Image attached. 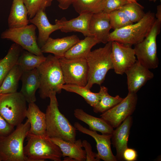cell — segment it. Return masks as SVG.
<instances>
[{"instance_id": "2e32d148", "label": "cell", "mask_w": 161, "mask_h": 161, "mask_svg": "<svg viewBox=\"0 0 161 161\" xmlns=\"http://www.w3.org/2000/svg\"><path fill=\"white\" fill-rule=\"evenodd\" d=\"M111 29L108 14L102 11L92 14L89 30L91 36L100 43L106 44Z\"/></svg>"}, {"instance_id": "f35d334b", "label": "cell", "mask_w": 161, "mask_h": 161, "mask_svg": "<svg viewBox=\"0 0 161 161\" xmlns=\"http://www.w3.org/2000/svg\"><path fill=\"white\" fill-rule=\"evenodd\" d=\"M58 3V6L61 9L64 10L67 9L72 4L74 0H56Z\"/></svg>"}, {"instance_id": "1f68e13d", "label": "cell", "mask_w": 161, "mask_h": 161, "mask_svg": "<svg viewBox=\"0 0 161 161\" xmlns=\"http://www.w3.org/2000/svg\"><path fill=\"white\" fill-rule=\"evenodd\" d=\"M143 7L138 3H128L119 10L123 11L133 23L138 22L144 16L145 13Z\"/></svg>"}, {"instance_id": "60d3db41", "label": "cell", "mask_w": 161, "mask_h": 161, "mask_svg": "<svg viewBox=\"0 0 161 161\" xmlns=\"http://www.w3.org/2000/svg\"><path fill=\"white\" fill-rule=\"evenodd\" d=\"M64 161H75V160L72 158L67 157L65 158Z\"/></svg>"}, {"instance_id": "ee69618b", "label": "cell", "mask_w": 161, "mask_h": 161, "mask_svg": "<svg viewBox=\"0 0 161 161\" xmlns=\"http://www.w3.org/2000/svg\"><path fill=\"white\" fill-rule=\"evenodd\" d=\"M0 161H2L1 159V158H0Z\"/></svg>"}, {"instance_id": "3957f363", "label": "cell", "mask_w": 161, "mask_h": 161, "mask_svg": "<svg viewBox=\"0 0 161 161\" xmlns=\"http://www.w3.org/2000/svg\"><path fill=\"white\" fill-rule=\"evenodd\" d=\"M112 41L103 47L91 51L86 58L88 73L87 83L85 86L90 89L95 84L100 85L105 80L108 71L113 69L111 58Z\"/></svg>"}, {"instance_id": "e575fe53", "label": "cell", "mask_w": 161, "mask_h": 161, "mask_svg": "<svg viewBox=\"0 0 161 161\" xmlns=\"http://www.w3.org/2000/svg\"><path fill=\"white\" fill-rule=\"evenodd\" d=\"M129 3L127 0H106L103 11L109 14Z\"/></svg>"}, {"instance_id": "6da1fadb", "label": "cell", "mask_w": 161, "mask_h": 161, "mask_svg": "<svg viewBox=\"0 0 161 161\" xmlns=\"http://www.w3.org/2000/svg\"><path fill=\"white\" fill-rule=\"evenodd\" d=\"M56 93H51L49 104L45 113L46 134L50 138H55L71 142L76 140V129L60 111Z\"/></svg>"}, {"instance_id": "8992f818", "label": "cell", "mask_w": 161, "mask_h": 161, "mask_svg": "<svg viewBox=\"0 0 161 161\" xmlns=\"http://www.w3.org/2000/svg\"><path fill=\"white\" fill-rule=\"evenodd\" d=\"M8 135L0 138V157L2 161H27L24 152V142L30 124L27 120L16 126Z\"/></svg>"}, {"instance_id": "8fae6325", "label": "cell", "mask_w": 161, "mask_h": 161, "mask_svg": "<svg viewBox=\"0 0 161 161\" xmlns=\"http://www.w3.org/2000/svg\"><path fill=\"white\" fill-rule=\"evenodd\" d=\"M137 93L128 92L119 103L100 115L112 127L116 128L135 110L137 101Z\"/></svg>"}, {"instance_id": "ffe728a7", "label": "cell", "mask_w": 161, "mask_h": 161, "mask_svg": "<svg viewBox=\"0 0 161 161\" xmlns=\"http://www.w3.org/2000/svg\"><path fill=\"white\" fill-rule=\"evenodd\" d=\"M21 79L22 84L20 92L28 103L35 102V92L40 86V80L37 68L24 71Z\"/></svg>"}, {"instance_id": "484cf974", "label": "cell", "mask_w": 161, "mask_h": 161, "mask_svg": "<svg viewBox=\"0 0 161 161\" xmlns=\"http://www.w3.org/2000/svg\"><path fill=\"white\" fill-rule=\"evenodd\" d=\"M23 50L20 46L14 43L10 46L6 56L0 59V86L8 72L16 64Z\"/></svg>"}, {"instance_id": "7402d4cb", "label": "cell", "mask_w": 161, "mask_h": 161, "mask_svg": "<svg viewBox=\"0 0 161 161\" xmlns=\"http://www.w3.org/2000/svg\"><path fill=\"white\" fill-rule=\"evenodd\" d=\"M50 138L60 148L62 152V157L67 156L75 161H86V153L85 150L82 148V141L80 139L76 140L74 142L72 143L58 138Z\"/></svg>"}, {"instance_id": "5bb4252c", "label": "cell", "mask_w": 161, "mask_h": 161, "mask_svg": "<svg viewBox=\"0 0 161 161\" xmlns=\"http://www.w3.org/2000/svg\"><path fill=\"white\" fill-rule=\"evenodd\" d=\"M74 126L76 130L92 137L96 143L97 153L98 158L104 161H117L116 156L111 148L112 134H98L97 131L91 130L76 122Z\"/></svg>"}, {"instance_id": "9c48e42d", "label": "cell", "mask_w": 161, "mask_h": 161, "mask_svg": "<svg viewBox=\"0 0 161 161\" xmlns=\"http://www.w3.org/2000/svg\"><path fill=\"white\" fill-rule=\"evenodd\" d=\"M36 27L33 24L9 28L2 32L1 38L13 41L23 49L38 55H43L38 46L36 35Z\"/></svg>"}, {"instance_id": "7a4b0ae2", "label": "cell", "mask_w": 161, "mask_h": 161, "mask_svg": "<svg viewBox=\"0 0 161 161\" xmlns=\"http://www.w3.org/2000/svg\"><path fill=\"white\" fill-rule=\"evenodd\" d=\"M40 80L38 89L40 97L44 99L49 97L52 92L60 93L61 87L65 84L59 59L49 55L37 68Z\"/></svg>"}, {"instance_id": "d6986e66", "label": "cell", "mask_w": 161, "mask_h": 161, "mask_svg": "<svg viewBox=\"0 0 161 161\" xmlns=\"http://www.w3.org/2000/svg\"><path fill=\"white\" fill-rule=\"evenodd\" d=\"M26 117L30 124L28 133L39 136H47L45 113L40 109L35 102L29 103Z\"/></svg>"}, {"instance_id": "d590c367", "label": "cell", "mask_w": 161, "mask_h": 161, "mask_svg": "<svg viewBox=\"0 0 161 161\" xmlns=\"http://www.w3.org/2000/svg\"><path fill=\"white\" fill-rule=\"evenodd\" d=\"M83 147L85 148L86 153V161H99L100 159L98 158L97 153L93 151L90 144L86 140L82 141Z\"/></svg>"}, {"instance_id": "d6a6232c", "label": "cell", "mask_w": 161, "mask_h": 161, "mask_svg": "<svg viewBox=\"0 0 161 161\" xmlns=\"http://www.w3.org/2000/svg\"><path fill=\"white\" fill-rule=\"evenodd\" d=\"M108 15L111 29L114 30L133 24L126 14L120 10L112 12Z\"/></svg>"}, {"instance_id": "7c38bea8", "label": "cell", "mask_w": 161, "mask_h": 161, "mask_svg": "<svg viewBox=\"0 0 161 161\" xmlns=\"http://www.w3.org/2000/svg\"><path fill=\"white\" fill-rule=\"evenodd\" d=\"M111 58L114 72L120 75L125 73L137 60L131 46L116 41H112Z\"/></svg>"}, {"instance_id": "30bf717a", "label": "cell", "mask_w": 161, "mask_h": 161, "mask_svg": "<svg viewBox=\"0 0 161 161\" xmlns=\"http://www.w3.org/2000/svg\"><path fill=\"white\" fill-rule=\"evenodd\" d=\"M59 61L65 84L86 86L88 73L86 59L64 57Z\"/></svg>"}, {"instance_id": "4316f807", "label": "cell", "mask_w": 161, "mask_h": 161, "mask_svg": "<svg viewBox=\"0 0 161 161\" xmlns=\"http://www.w3.org/2000/svg\"><path fill=\"white\" fill-rule=\"evenodd\" d=\"M23 71L17 64L15 65L8 72L0 86L1 94L16 92L18 88V82Z\"/></svg>"}, {"instance_id": "f546056e", "label": "cell", "mask_w": 161, "mask_h": 161, "mask_svg": "<svg viewBox=\"0 0 161 161\" xmlns=\"http://www.w3.org/2000/svg\"><path fill=\"white\" fill-rule=\"evenodd\" d=\"M46 57L38 55L27 50H23L17 60L16 64L23 71L37 68L45 60Z\"/></svg>"}, {"instance_id": "ac0fdd59", "label": "cell", "mask_w": 161, "mask_h": 161, "mask_svg": "<svg viewBox=\"0 0 161 161\" xmlns=\"http://www.w3.org/2000/svg\"><path fill=\"white\" fill-rule=\"evenodd\" d=\"M29 21L38 30L37 42L40 48L49 38L50 35L53 32L60 30L61 28L60 24L55 20V24L50 23L44 10H43L38 12L35 16Z\"/></svg>"}, {"instance_id": "9a60e30c", "label": "cell", "mask_w": 161, "mask_h": 161, "mask_svg": "<svg viewBox=\"0 0 161 161\" xmlns=\"http://www.w3.org/2000/svg\"><path fill=\"white\" fill-rule=\"evenodd\" d=\"M132 117H127L114 131L111 139L113 147L116 149L115 156L117 161H123V153L127 148L130 131L132 124Z\"/></svg>"}, {"instance_id": "277c9868", "label": "cell", "mask_w": 161, "mask_h": 161, "mask_svg": "<svg viewBox=\"0 0 161 161\" xmlns=\"http://www.w3.org/2000/svg\"><path fill=\"white\" fill-rule=\"evenodd\" d=\"M156 20L155 14L149 11L138 22L110 32L108 41L134 45L142 41L148 35Z\"/></svg>"}, {"instance_id": "44dd1931", "label": "cell", "mask_w": 161, "mask_h": 161, "mask_svg": "<svg viewBox=\"0 0 161 161\" xmlns=\"http://www.w3.org/2000/svg\"><path fill=\"white\" fill-rule=\"evenodd\" d=\"M92 14L83 13L69 20L65 17L55 20L60 24V30L63 32H78L81 33L85 37L90 36L91 35L89 31V25Z\"/></svg>"}, {"instance_id": "ba28073f", "label": "cell", "mask_w": 161, "mask_h": 161, "mask_svg": "<svg viewBox=\"0 0 161 161\" xmlns=\"http://www.w3.org/2000/svg\"><path fill=\"white\" fill-rule=\"evenodd\" d=\"M161 24L156 19L148 35L142 41L134 45L137 60L149 69H155L159 64L156 39L160 32Z\"/></svg>"}, {"instance_id": "8d00e7d4", "label": "cell", "mask_w": 161, "mask_h": 161, "mask_svg": "<svg viewBox=\"0 0 161 161\" xmlns=\"http://www.w3.org/2000/svg\"><path fill=\"white\" fill-rule=\"evenodd\" d=\"M14 129V127L10 124L0 115V138L8 135Z\"/></svg>"}, {"instance_id": "4dcf8cb0", "label": "cell", "mask_w": 161, "mask_h": 161, "mask_svg": "<svg viewBox=\"0 0 161 161\" xmlns=\"http://www.w3.org/2000/svg\"><path fill=\"white\" fill-rule=\"evenodd\" d=\"M62 89L72 92L76 93L81 96L86 102L93 107L99 101L100 96L99 93H94L90 89L85 86L71 84H64L61 87Z\"/></svg>"}, {"instance_id": "603a6c76", "label": "cell", "mask_w": 161, "mask_h": 161, "mask_svg": "<svg viewBox=\"0 0 161 161\" xmlns=\"http://www.w3.org/2000/svg\"><path fill=\"white\" fill-rule=\"evenodd\" d=\"M74 114L78 119L88 125L91 130L98 131L102 134H112L114 131V128L101 117L90 115L81 109H75Z\"/></svg>"}, {"instance_id": "f6af8a7d", "label": "cell", "mask_w": 161, "mask_h": 161, "mask_svg": "<svg viewBox=\"0 0 161 161\" xmlns=\"http://www.w3.org/2000/svg\"><path fill=\"white\" fill-rule=\"evenodd\" d=\"M1 95V94L0 93V96Z\"/></svg>"}, {"instance_id": "5b68a950", "label": "cell", "mask_w": 161, "mask_h": 161, "mask_svg": "<svg viewBox=\"0 0 161 161\" xmlns=\"http://www.w3.org/2000/svg\"><path fill=\"white\" fill-rule=\"evenodd\" d=\"M27 142L24 148L27 161H43L49 159L61 161L62 151L58 146L48 136H41L28 133Z\"/></svg>"}, {"instance_id": "d4e9b609", "label": "cell", "mask_w": 161, "mask_h": 161, "mask_svg": "<svg viewBox=\"0 0 161 161\" xmlns=\"http://www.w3.org/2000/svg\"><path fill=\"white\" fill-rule=\"evenodd\" d=\"M99 43V41L94 36H86L84 39L80 40L72 47L66 52L64 57L86 59L92 47Z\"/></svg>"}, {"instance_id": "83f0119b", "label": "cell", "mask_w": 161, "mask_h": 161, "mask_svg": "<svg viewBox=\"0 0 161 161\" xmlns=\"http://www.w3.org/2000/svg\"><path fill=\"white\" fill-rule=\"evenodd\" d=\"M99 93L100 98L96 104L93 107V111L96 113H103L111 108L120 102L123 99L119 95L113 97L108 92V88L101 86Z\"/></svg>"}, {"instance_id": "b9f144b4", "label": "cell", "mask_w": 161, "mask_h": 161, "mask_svg": "<svg viewBox=\"0 0 161 161\" xmlns=\"http://www.w3.org/2000/svg\"><path fill=\"white\" fill-rule=\"evenodd\" d=\"M129 3H138L137 0H127Z\"/></svg>"}, {"instance_id": "ab89813d", "label": "cell", "mask_w": 161, "mask_h": 161, "mask_svg": "<svg viewBox=\"0 0 161 161\" xmlns=\"http://www.w3.org/2000/svg\"><path fill=\"white\" fill-rule=\"evenodd\" d=\"M157 13L155 14L156 19L158 21L161 22V5L157 6Z\"/></svg>"}, {"instance_id": "f1b7e54d", "label": "cell", "mask_w": 161, "mask_h": 161, "mask_svg": "<svg viewBox=\"0 0 161 161\" xmlns=\"http://www.w3.org/2000/svg\"><path fill=\"white\" fill-rule=\"evenodd\" d=\"M106 0H74L72 5L79 14L103 11Z\"/></svg>"}, {"instance_id": "e0dca14e", "label": "cell", "mask_w": 161, "mask_h": 161, "mask_svg": "<svg viewBox=\"0 0 161 161\" xmlns=\"http://www.w3.org/2000/svg\"><path fill=\"white\" fill-rule=\"evenodd\" d=\"M79 40L75 35L56 39L49 37L41 49L43 53L53 54L59 59L64 57L66 52Z\"/></svg>"}, {"instance_id": "cb8c5ba5", "label": "cell", "mask_w": 161, "mask_h": 161, "mask_svg": "<svg viewBox=\"0 0 161 161\" xmlns=\"http://www.w3.org/2000/svg\"><path fill=\"white\" fill-rule=\"evenodd\" d=\"M28 12L23 0H13L8 17L9 28H18L28 25Z\"/></svg>"}, {"instance_id": "4fadbf2b", "label": "cell", "mask_w": 161, "mask_h": 161, "mask_svg": "<svg viewBox=\"0 0 161 161\" xmlns=\"http://www.w3.org/2000/svg\"><path fill=\"white\" fill-rule=\"evenodd\" d=\"M129 92L137 93L148 80L154 77V73L137 60L125 71Z\"/></svg>"}, {"instance_id": "52a82bcc", "label": "cell", "mask_w": 161, "mask_h": 161, "mask_svg": "<svg viewBox=\"0 0 161 161\" xmlns=\"http://www.w3.org/2000/svg\"><path fill=\"white\" fill-rule=\"evenodd\" d=\"M27 101L17 92L0 96V115L10 124L17 126L26 117Z\"/></svg>"}, {"instance_id": "836d02e7", "label": "cell", "mask_w": 161, "mask_h": 161, "mask_svg": "<svg viewBox=\"0 0 161 161\" xmlns=\"http://www.w3.org/2000/svg\"><path fill=\"white\" fill-rule=\"evenodd\" d=\"M53 0H23L28 12L29 18L31 19L40 10H45L51 6Z\"/></svg>"}, {"instance_id": "74e56055", "label": "cell", "mask_w": 161, "mask_h": 161, "mask_svg": "<svg viewBox=\"0 0 161 161\" xmlns=\"http://www.w3.org/2000/svg\"><path fill=\"white\" fill-rule=\"evenodd\" d=\"M123 157V161H135L137 160L138 154L135 149L128 147L124 151Z\"/></svg>"}, {"instance_id": "7bdbcfd3", "label": "cell", "mask_w": 161, "mask_h": 161, "mask_svg": "<svg viewBox=\"0 0 161 161\" xmlns=\"http://www.w3.org/2000/svg\"><path fill=\"white\" fill-rule=\"evenodd\" d=\"M148 0L150 1H152V2H155L157 0Z\"/></svg>"}]
</instances>
